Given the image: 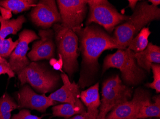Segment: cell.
Instances as JSON below:
<instances>
[{
  "label": "cell",
  "mask_w": 160,
  "mask_h": 119,
  "mask_svg": "<svg viewBox=\"0 0 160 119\" xmlns=\"http://www.w3.org/2000/svg\"><path fill=\"white\" fill-rule=\"evenodd\" d=\"M3 40H4V39H2L1 38V37H0V51H1L2 48Z\"/></svg>",
  "instance_id": "1f68e13d"
},
{
  "label": "cell",
  "mask_w": 160,
  "mask_h": 119,
  "mask_svg": "<svg viewBox=\"0 0 160 119\" xmlns=\"http://www.w3.org/2000/svg\"><path fill=\"white\" fill-rule=\"evenodd\" d=\"M151 34L149 28L145 27L131 41L127 48L134 53L143 51L149 43L148 38Z\"/></svg>",
  "instance_id": "44dd1931"
},
{
  "label": "cell",
  "mask_w": 160,
  "mask_h": 119,
  "mask_svg": "<svg viewBox=\"0 0 160 119\" xmlns=\"http://www.w3.org/2000/svg\"><path fill=\"white\" fill-rule=\"evenodd\" d=\"M18 108H28L40 112H45L47 109L54 105L57 102L52 101L45 94H38L28 85H25L17 94Z\"/></svg>",
  "instance_id": "8fae6325"
},
{
  "label": "cell",
  "mask_w": 160,
  "mask_h": 119,
  "mask_svg": "<svg viewBox=\"0 0 160 119\" xmlns=\"http://www.w3.org/2000/svg\"><path fill=\"white\" fill-rule=\"evenodd\" d=\"M38 35L40 39L33 43L32 49L28 54L29 59L32 62H38L53 58L55 53L53 30H40Z\"/></svg>",
  "instance_id": "4fadbf2b"
},
{
  "label": "cell",
  "mask_w": 160,
  "mask_h": 119,
  "mask_svg": "<svg viewBox=\"0 0 160 119\" xmlns=\"http://www.w3.org/2000/svg\"><path fill=\"white\" fill-rule=\"evenodd\" d=\"M32 23L43 30L48 29L61 23V16L56 2L54 0H41L30 12Z\"/></svg>",
  "instance_id": "9c48e42d"
},
{
  "label": "cell",
  "mask_w": 160,
  "mask_h": 119,
  "mask_svg": "<svg viewBox=\"0 0 160 119\" xmlns=\"http://www.w3.org/2000/svg\"><path fill=\"white\" fill-rule=\"evenodd\" d=\"M2 74H7L9 78L15 76V73L12 70L9 62L5 58L0 56V76Z\"/></svg>",
  "instance_id": "d4e9b609"
},
{
  "label": "cell",
  "mask_w": 160,
  "mask_h": 119,
  "mask_svg": "<svg viewBox=\"0 0 160 119\" xmlns=\"http://www.w3.org/2000/svg\"><path fill=\"white\" fill-rule=\"evenodd\" d=\"M61 18V25L76 33L82 28L86 16L87 1L58 0L56 1Z\"/></svg>",
  "instance_id": "ba28073f"
},
{
  "label": "cell",
  "mask_w": 160,
  "mask_h": 119,
  "mask_svg": "<svg viewBox=\"0 0 160 119\" xmlns=\"http://www.w3.org/2000/svg\"><path fill=\"white\" fill-rule=\"evenodd\" d=\"M94 119L91 115H90L88 112H86L85 113L82 114H78V115H75L72 118H69V119Z\"/></svg>",
  "instance_id": "f1b7e54d"
},
{
  "label": "cell",
  "mask_w": 160,
  "mask_h": 119,
  "mask_svg": "<svg viewBox=\"0 0 160 119\" xmlns=\"http://www.w3.org/2000/svg\"><path fill=\"white\" fill-rule=\"evenodd\" d=\"M133 91L122 83L118 75L106 80L102 88V100L97 119H106L107 114L123 103L129 101Z\"/></svg>",
  "instance_id": "8992f818"
},
{
  "label": "cell",
  "mask_w": 160,
  "mask_h": 119,
  "mask_svg": "<svg viewBox=\"0 0 160 119\" xmlns=\"http://www.w3.org/2000/svg\"><path fill=\"white\" fill-rule=\"evenodd\" d=\"M150 97L147 91L143 89H137L132 100L113 109L107 114L106 119H137L142 103Z\"/></svg>",
  "instance_id": "7c38bea8"
},
{
  "label": "cell",
  "mask_w": 160,
  "mask_h": 119,
  "mask_svg": "<svg viewBox=\"0 0 160 119\" xmlns=\"http://www.w3.org/2000/svg\"><path fill=\"white\" fill-rule=\"evenodd\" d=\"M87 2L89 7L87 26L94 23L111 33L116 26L129 18L128 16L119 13L107 0H88Z\"/></svg>",
  "instance_id": "52a82bcc"
},
{
  "label": "cell",
  "mask_w": 160,
  "mask_h": 119,
  "mask_svg": "<svg viewBox=\"0 0 160 119\" xmlns=\"http://www.w3.org/2000/svg\"><path fill=\"white\" fill-rule=\"evenodd\" d=\"M18 43V40L15 42L12 41V38H9L3 40L2 48L0 51V56L6 58L10 57L12 52Z\"/></svg>",
  "instance_id": "cb8c5ba5"
},
{
  "label": "cell",
  "mask_w": 160,
  "mask_h": 119,
  "mask_svg": "<svg viewBox=\"0 0 160 119\" xmlns=\"http://www.w3.org/2000/svg\"><path fill=\"white\" fill-rule=\"evenodd\" d=\"M63 65V63L62 58V56L59 54V60L57 61L53 65V68L55 70L60 71H62Z\"/></svg>",
  "instance_id": "83f0119b"
},
{
  "label": "cell",
  "mask_w": 160,
  "mask_h": 119,
  "mask_svg": "<svg viewBox=\"0 0 160 119\" xmlns=\"http://www.w3.org/2000/svg\"><path fill=\"white\" fill-rule=\"evenodd\" d=\"M54 117H64L69 119L78 114H82L86 112V109L82 101L75 104L64 103L52 107Z\"/></svg>",
  "instance_id": "e0dca14e"
},
{
  "label": "cell",
  "mask_w": 160,
  "mask_h": 119,
  "mask_svg": "<svg viewBox=\"0 0 160 119\" xmlns=\"http://www.w3.org/2000/svg\"><path fill=\"white\" fill-rule=\"evenodd\" d=\"M80 50L82 55V70L79 86H88L98 69L99 57L104 51L109 49H125L118 45L113 36L98 26L90 25L76 32Z\"/></svg>",
  "instance_id": "6da1fadb"
},
{
  "label": "cell",
  "mask_w": 160,
  "mask_h": 119,
  "mask_svg": "<svg viewBox=\"0 0 160 119\" xmlns=\"http://www.w3.org/2000/svg\"><path fill=\"white\" fill-rule=\"evenodd\" d=\"M43 116L38 117L32 115L30 111L27 109L21 110L18 114H14L11 119H42Z\"/></svg>",
  "instance_id": "484cf974"
},
{
  "label": "cell",
  "mask_w": 160,
  "mask_h": 119,
  "mask_svg": "<svg viewBox=\"0 0 160 119\" xmlns=\"http://www.w3.org/2000/svg\"><path fill=\"white\" fill-rule=\"evenodd\" d=\"M26 21L24 16H20L17 19L4 20L0 16V37L5 39L10 34L16 35L21 29Z\"/></svg>",
  "instance_id": "d6986e66"
},
{
  "label": "cell",
  "mask_w": 160,
  "mask_h": 119,
  "mask_svg": "<svg viewBox=\"0 0 160 119\" xmlns=\"http://www.w3.org/2000/svg\"><path fill=\"white\" fill-rule=\"evenodd\" d=\"M135 58L138 65L145 71L150 72L153 63L160 64V48L152 43L142 52L135 53Z\"/></svg>",
  "instance_id": "9a60e30c"
},
{
  "label": "cell",
  "mask_w": 160,
  "mask_h": 119,
  "mask_svg": "<svg viewBox=\"0 0 160 119\" xmlns=\"http://www.w3.org/2000/svg\"><path fill=\"white\" fill-rule=\"evenodd\" d=\"M21 85L28 84L35 90L45 94L57 87L60 82L58 73L50 69L47 64L32 62L18 74Z\"/></svg>",
  "instance_id": "277c9868"
},
{
  "label": "cell",
  "mask_w": 160,
  "mask_h": 119,
  "mask_svg": "<svg viewBox=\"0 0 160 119\" xmlns=\"http://www.w3.org/2000/svg\"><path fill=\"white\" fill-rule=\"evenodd\" d=\"M152 100L153 102H152L150 97L143 102L138 114L137 119L160 117V95L153 97Z\"/></svg>",
  "instance_id": "ac0fdd59"
},
{
  "label": "cell",
  "mask_w": 160,
  "mask_h": 119,
  "mask_svg": "<svg viewBox=\"0 0 160 119\" xmlns=\"http://www.w3.org/2000/svg\"><path fill=\"white\" fill-rule=\"evenodd\" d=\"M0 12L1 13V16L3 19L10 20L12 17V11L7 9L0 6Z\"/></svg>",
  "instance_id": "4316f807"
},
{
  "label": "cell",
  "mask_w": 160,
  "mask_h": 119,
  "mask_svg": "<svg viewBox=\"0 0 160 119\" xmlns=\"http://www.w3.org/2000/svg\"><path fill=\"white\" fill-rule=\"evenodd\" d=\"M18 37V43L10 56L9 61L12 71L18 75L30 63L27 56L29 44L40 39L34 31L28 29H24L19 33Z\"/></svg>",
  "instance_id": "30bf717a"
},
{
  "label": "cell",
  "mask_w": 160,
  "mask_h": 119,
  "mask_svg": "<svg viewBox=\"0 0 160 119\" xmlns=\"http://www.w3.org/2000/svg\"><path fill=\"white\" fill-rule=\"evenodd\" d=\"M99 86V83H97L80 94V100L85 106L86 112L94 119H97L99 113L98 108L101 105Z\"/></svg>",
  "instance_id": "2e32d148"
},
{
  "label": "cell",
  "mask_w": 160,
  "mask_h": 119,
  "mask_svg": "<svg viewBox=\"0 0 160 119\" xmlns=\"http://www.w3.org/2000/svg\"><path fill=\"white\" fill-rule=\"evenodd\" d=\"M18 108V103L5 93L0 98V119H11L12 112Z\"/></svg>",
  "instance_id": "7402d4cb"
},
{
  "label": "cell",
  "mask_w": 160,
  "mask_h": 119,
  "mask_svg": "<svg viewBox=\"0 0 160 119\" xmlns=\"http://www.w3.org/2000/svg\"><path fill=\"white\" fill-rule=\"evenodd\" d=\"M58 54L62 58L63 68L71 78L78 68L79 39L72 30L61 23L53 25Z\"/></svg>",
  "instance_id": "5b68a950"
},
{
  "label": "cell",
  "mask_w": 160,
  "mask_h": 119,
  "mask_svg": "<svg viewBox=\"0 0 160 119\" xmlns=\"http://www.w3.org/2000/svg\"><path fill=\"white\" fill-rule=\"evenodd\" d=\"M63 85L58 90L50 94L48 97L56 102L75 104L81 102L79 86L75 82L71 83L65 73L61 74Z\"/></svg>",
  "instance_id": "5bb4252c"
},
{
  "label": "cell",
  "mask_w": 160,
  "mask_h": 119,
  "mask_svg": "<svg viewBox=\"0 0 160 119\" xmlns=\"http://www.w3.org/2000/svg\"><path fill=\"white\" fill-rule=\"evenodd\" d=\"M149 2L152 3V5L155 7H158V5L160 4V0H149Z\"/></svg>",
  "instance_id": "4dcf8cb0"
},
{
  "label": "cell",
  "mask_w": 160,
  "mask_h": 119,
  "mask_svg": "<svg viewBox=\"0 0 160 119\" xmlns=\"http://www.w3.org/2000/svg\"><path fill=\"white\" fill-rule=\"evenodd\" d=\"M128 7H130L132 10H134L136 7L137 4L138 3L137 0H128Z\"/></svg>",
  "instance_id": "f546056e"
},
{
  "label": "cell",
  "mask_w": 160,
  "mask_h": 119,
  "mask_svg": "<svg viewBox=\"0 0 160 119\" xmlns=\"http://www.w3.org/2000/svg\"><path fill=\"white\" fill-rule=\"evenodd\" d=\"M151 69L153 73V80L152 83H148L147 87L155 90L156 93L160 92V64L153 63L151 66Z\"/></svg>",
  "instance_id": "603a6c76"
},
{
  "label": "cell",
  "mask_w": 160,
  "mask_h": 119,
  "mask_svg": "<svg viewBox=\"0 0 160 119\" xmlns=\"http://www.w3.org/2000/svg\"><path fill=\"white\" fill-rule=\"evenodd\" d=\"M160 9L147 2L138 3L132 16L124 23L115 28L113 38L116 43L127 48L129 43L149 23L159 20Z\"/></svg>",
  "instance_id": "7a4b0ae2"
},
{
  "label": "cell",
  "mask_w": 160,
  "mask_h": 119,
  "mask_svg": "<svg viewBox=\"0 0 160 119\" xmlns=\"http://www.w3.org/2000/svg\"><path fill=\"white\" fill-rule=\"evenodd\" d=\"M38 2L34 0H4L0 1V6L17 14L32 8Z\"/></svg>",
  "instance_id": "ffe728a7"
},
{
  "label": "cell",
  "mask_w": 160,
  "mask_h": 119,
  "mask_svg": "<svg viewBox=\"0 0 160 119\" xmlns=\"http://www.w3.org/2000/svg\"><path fill=\"white\" fill-rule=\"evenodd\" d=\"M134 54L127 48L118 49L115 53L107 55L104 59L102 73L111 68L118 69L126 84L139 85L146 77V71L138 65Z\"/></svg>",
  "instance_id": "3957f363"
}]
</instances>
